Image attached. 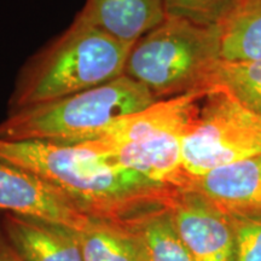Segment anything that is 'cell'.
<instances>
[{
  "label": "cell",
  "instance_id": "cell-2",
  "mask_svg": "<svg viewBox=\"0 0 261 261\" xmlns=\"http://www.w3.org/2000/svg\"><path fill=\"white\" fill-rule=\"evenodd\" d=\"M132 47L99 29L73 22L23 65L9 112L52 102L121 76Z\"/></svg>",
  "mask_w": 261,
  "mask_h": 261
},
{
  "label": "cell",
  "instance_id": "cell-12",
  "mask_svg": "<svg viewBox=\"0 0 261 261\" xmlns=\"http://www.w3.org/2000/svg\"><path fill=\"white\" fill-rule=\"evenodd\" d=\"M75 233L84 261H145L139 238L128 223L90 217Z\"/></svg>",
  "mask_w": 261,
  "mask_h": 261
},
{
  "label": "cell",
  "instance_id": "cell-7",
  "mask_svg": "<svg viewBox=\"0 0 261 261\" xmlns=\"http://www.w3.org/2000/svg\"><path fill=\"white\" fill-rule=\"evenodd\" d=\"M173 224L194 261H236L230 217L192 189H174L167 203Z\"/></svg>",
  "mask_w": 261,
  "mask_h": 261
},
{
  "label": "cell",
  "instance_id": "cell-18",
  "mask_svg": "<svg viewBox=\"0 0 261 261\" xmlns=\"http://www.w3.org/2000/svg\"><path fill=\"white\" fill-rule=\"evenodd\" d=\"M0 261H23L6 238L0 224Z\"/></svg>",
  "mask_w": 261,
  "mask_h": 261
},
{
  "label": "cell",
  "instance_id": "cell-10",
  "mask_svg": "<svg viewBox=\"0 0 261 261\" xmlns=\"http://www.w3.org/2000/svg\"><path fill=\"white\" fill-rule=\"evenodd\" d=\"M166 17L163 0H86L74 22L135 45Z\"/></svg>",
  "mask_w": 261,
  "mask_h": 261
},
{
  "label": "cell",
  "instance_id": "cell-1",
  "mask_svg": "<svg viewBox=\"0 0 261 261\" xmlns=\"http://www.w3.org/2000/svg\"><path fill=\"white\" fill-rule=\"evenodd\" d=\"M0 159L38 175L98 219L129 223L148 212L167 207L175 189L122 167L90 143L0 139Z\"/></svg>",
  "mask_w": 261,
  "mask_h": 261
},
{
  "label": "cell",
  "instance_id": "cell-6",
  "mask_svg": "<svg viewBox=\"0 0 261 261\" xmlns=\"http://www.w3.org/2000/svg\"><path fill=\"white\" fill-rule=\"evenodd\" d=\"M189 180L215 168L261 156V115L221 90H211L182 142Z\"/></svg>",
  "mask_w": 261,
  "mask_h": 261
},
{
  "label": "cell",
  "instance_id": "cell-8",
  "mask_svg": "<svg viewBox=\"0 0 261 261\" xmlns=\"http://www.w3.org/2000/svg\"><path fill=\"white\" fill-rule=\"evenodd\" d=\"M0 212L80 230L90 220L68 196L38 175L0 159Z\"/></svg>",
  "mask_w": 261,
  "mask_h": 261
},
{
  "label": "cell",
  "instance_id": "cell-16",
  "mask_svg": "<svg viewBox=\"0 0 261 261\" xmlns=\"http://www.w3.org/2000/svg\"><path fill=\"white\" fill-rule=\"evenodd\" d=\"M241 0H163L167 16L180 17L192 23L218 27Z\"/></svg>",
  "mask_w": 261,
  "mask_h": 261
},
{
  "label": "cell",
  "instance_id": "cell-11",
  "mask_svg": "<svg viewBox=\"0 0 261 261\" xmlns=\"http://www.w3.org/2000/svg\"><path fill=\"white\" fill-rule=\"evenodd\" d=\"M0 224L23 261H84L73 228L10 213Z\"/></svg>",
  "mask_w": 261,
  "mask_h": 261
},
{
  "label": "cell",
  "instance_id": "cell-3",
  "mask_svg": "<svg viewBox=\"0 0 261 261\" xmlns=\"http://www.w3.org/2000/svg\"><path fill=\"white\" fill-rule=\"evenodd\" d=\"M210 90L160 99L145 109L120 117L97 139L86 142L122 167L163 187L184 189L182 142Z\"/></svg>",
  "mask_w": 261,
  "mask_h": 261
},
{
  "label": "cell",
  "instance_id": "cell-15",
  "mask_svg": "<svg viewBox=\"0 0 261 261\" xmlns=\"http://www.w3.org/2000/svg\"><path fill=\"white\" fill-rule=\"evenodd\" d=\"M210 89L224 91L261 115V60L221 61L214 71Z\"/></svg>",
  "mask_w": 261,
  "mask_h": 261
},
{
  "label": "cell",
  "instance_id": "cell-14",
  "mask_svg": "<svg viewBox=\"0 0 261 261\" xmlns=\"http://www.w3.org/2000/svg\"><path fill=\"white\" fill-rule=\"evenodd\" d=\"M128 225L139 238L145 261H194L175 230L167 207L148 212Z\"/></svg>",
  "mask_w": 261,
  "mask_h": 261
},
{
  "label": "cell",
  "instance_id": "cell-9",
  "mask_svg": "<svg viewBox=\"0 0 261 261\" xmlns=\"http://www.w3.org/2000/svg\"><path fill=\"white\" fill-rule=\"evenodd\" d=\"M184 189L200 192L228 215L261 213V156L215 168Z\"/></svg>",
  "mask_w": 261,
  "mask_h": 261
},
{
  "label": "cell",
  "instance_id": "cell-13",
  "mask_svg": "<svg viewBox=\"0 0 261 261\" xmlns=\"http://www.w3.org/2000/svg\"><path fill=\"white\" fill-rule=\"evenodd\" d=\"M218 28L221 61L261 60V0H241Z\"/></svg>",
  "mask_w": 261,
  "mask_h": 261
},
{
  "label": "cell",
  "instance_id": "cell-5",
  "mask_svg": "<svg viewBox=\"0 0 261 261\" xmlns=\"http://www.w3.org/2000/svg\"><path fill=\"white\" fill-rule=\"evenodd\" d=\"M221 62L218 27L167 16L133 45L123 75L146 87L156 99L210 90Z\"/></svg>",
  "mask_w": 261,
  "mask_h": 261
},
{
  "label": "cell",
  "instance_id": "cell-17",
  "mask_svg": "<svg viewBox=\"0 0 261 261\" xmlns=\"http://www.w3.org/2000/svg\"><path fill=\"white\" fill-rule=\"evenodd\" d=\"M228 217L236 237V261H261V215Z\"/></svg>",
  "mask_w": 261,
  "mask_h": 261
},
{
  "label": "cell",
  "instance_id": "cell-4",
  "mask_svg": "<svg viewBox=\"0 0 261 261\" xmlns=\"http://www.w3.org/2000/svg\"><path fill=\"white\" fill-rule=\"evenodd\" d=\"M158 100L143 85L121 75L83 92L8 112L0 122V139L81 144Z\"/></svg>",
  "mask_w": 261,
  "mask_h": 261
}]
</instances>
